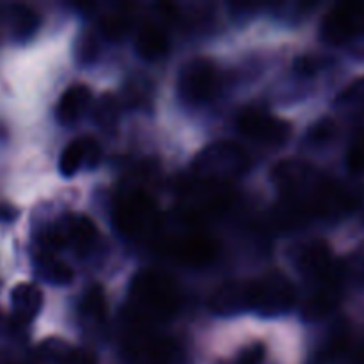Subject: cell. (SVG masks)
I'll list each match as a JSON object with an SVG mask.
<instances>
[{
	"mask_svg": "<svg viewBox=\"0 0 364 364\" xmlns=\"http://www.w3.org/2000/svg\"><path fill=\"white\" fill-rule=\"evenodd\" d=\"M169 48L171 41L166 28L160 27L159 23H153V21H146L141 25L137 38H135V50L142 59L148 60V63H155V60L162 59L169 52Z\"/></svg>",
	"mask_w": 364,
	"mask_h": 364,
	"instance_id": "13",
	"label": "cell"
},
{
	"mask_svg": "<svg viewBox=\"0 0 364 364\" xmlns=\"http://www.w3.org/2000/svg\"><path fill=\"white\" fill-rule=\"evenodd\" d=\"M176 255L187 265H205L212 262L215 255V245L203 235H192V237H185L176 245Z\"/></svg>",
	"mask_w": 364,
	"mask_h": 364,
	"instance_id": "17",
	"label": "cell"
},
{
	"mask_svg": "<svg viewBox=\"0 0 364 364\" xmlns=\"http://www.w3.org/2000/svg\"><path fill=\"white\" fill-rule=\"evenodd\" d=\"M130 299L144 320H164L180 306L176 283L160 270H141L132 281Z\"/></svg>",
	"mask_w": 364,
	"mask_h": 364,
	"instance_id": "1",
	"label": "cell"
},
{
	"mask_svg": "<svg viewBox=\"0 0 364 364\" xmlns=\"http://www.w3.org/2000/svg\"><path fill=\"white\" fill-rule=\"evenodd\" d=\"M84 167V155H82V148L78 139L66 146L59 156V171L63 176H73L77 171Z\"/></svg>",
	"mask_w": 364,
	"mask_h": 364,
	"instance_id": "23",
	"label": "cell"
},
{
	"mask_svg": "<svg viewBox=\"0 0 364 364\" xmlns=\"http://www.w3.org/2000/svg\"><path fill=\"white\" fill-rule=\"evenodd\" d=\"M156 205L146 192H128L116 208V224L128 237H141L156 228Z\"/></svg>",
	"mask_w": 364,
	"mask_h": 364,
	"instance_id": "5",
	"label": "cell"
},
{
	"mask_svg": "<svg viewBox=\"0 0 364 364\" xmlns=\"http://www.w3.org/2000/svg\"><path fill=\"white\" fill-rule=\"evenodd\" d=\"M11 306L18 322L27 323L38 316L43 308V294L36 284L20 283L11 291Z\"/></svg>",
	"mask_w": 364,
	"mask_h": 364,
	"instance_id": "15",
	"label": "cell"
},
{
	"mask_svg": "<svg viewBox=\"0 0 364 364\" xmlns=\"http://www.w3.org/2000/svg\"><path fill=\"white\" fill-rule=\"evenodd\" d=\"M334 132H336V124L333 119H322L316 124H313L311 130H309L308 139L313 144H323L329 139H333Z\"/></svg>",
	"mask_w": 364,
	"mask_h": 364,
	"instance_id": "27",
	"label": "cell"
},
{
	"mask_svg": "<svg viewBox=\"0 0 364 364\" xmlns=\"http://www.w3.org/2000/svg\"><path fill=\"white\" fill-rule=\"evenodd\" d=\"M265 355H267L265 345L256 341V343L247 345V347L238 354L237 364H262L265 361Z\"/></svg>",
	"mask_w": 364,
	"mask_h": 364,
	"instance_id": "28",
	"label": "cell"
},
{
	"mask_svg": "<svg viewBox=\"0 0 364 364\" xmlns=\"http://www.w3.org/2000/svg\"><path fill=\"white\" fill-rule=\"evenodd\" d=\"M354 364H364V345L361 348L358 350V354H355L354 358Z\"/></svg>",
	"mask_w": 364,
	"mask_h": 364,
	"instance_id": "31",
	"label": "cell"
},
{
	"mask_svg": "<svg viewBox=\"0 0 364 364\" xmlns=\"http://www.w3.org/2000/svg\"><path fill=\"white\" fill-rule=\"evenodd\" d=\"M132 20L123 13H112L107 14L102 21H100V31L110 41H121L124 36L130 32Z\"/></svg>",
	"mask_w": 364,
	"mask_h": 364,
	"instance_id": "22",
	"label": "cell"
},
{
	"mask_svg": "<svg viewBox=\"0 0 364 364\" xmlns=\"http://www.w3.org/2000/svg\"><path fill=\"white\" fill-rule=\"evenodd\" d=\"M73 347L59 338H48L36 348L34 364H66Z\"/></svg>",
	"mask_w": 364,
	"mask_h": 364,
	"instance_id": "19",
	"label": "cell"
},
{
	"mask_svg": "<svg viewBox=\"0 0 364 364\" xmlns=\"http://www.w3.org/2000/svg\"><path fill=\"white\" fill-rule=\"evenodd\" d=\"M91 89L85 84H75L68 87L55 107L57 121L63 124L75 123L77 119H80L82 114L91 105Z\"/></svg>",
	"mask_w": 364,
	"mask_h": 364,
	"instance_id": "14",
	"label": "cell"
},
{
	"mask_svg": "<svg viewBox=\"0 0 364 364\" xmlns=\"http://www.w3.org/2000/svg\"><path fill=\"white\" fill-rule=\"evenodd\" d=\"M341 302V281L336 270L329 274L320 287L309 295L306 304L302 306V318L306 322H320L334 311Z\"/></svg>",
	"mask_w": 364,
	"mask_h": 364,
	"instance_id": "10",
	"label": "cell"
},
{
	"mask_svg": "<svg viewBox=\"0 0 364 364\" xmlns=\"http://www.w3.org/2000/svg\"><path fill=\"white\" fill-rule=\"evenodd\" d=\"M84 318L91 320V322H103L107 311V302H105V294H103L102 287L95 284L87 290V294L84 295V301H82L80 308Z\"/></svg>",
	"mask_w": 364,
	"mask_h": 364,
	"instance_id": "21",
	"label": "cell"
},
{
	"mask_svg": "<svg viewBox=\"0 0 364 364\" xmlns=\"http://www.w3.org/2000/svg\"><path fill=\"white\" fill-rule=\"evenodd\" d=\"M217 91H219V71L212 60L196 57L180 70L178 92L185 103L203 105L210 102Z\"/></svg>",
	"mask_w": 364,
	"mask_h": 364,
	"instance_id": "3",
	"label": "cell"
},
{
	"mask_svg": "<svg viewBox=\"0 0 364 364\" xmlns=\"http://www.w3.org/2000/svg\"><path fill=\"white\" fill-rule=\"evenodd\" d=\"M272 181L287 201H297L309 191L311 169L299 160H283L274 166Z\"/></svg>",
	"mask_w": 364,
	"mask_h": 364,
	"instance_id": "9",
	"label": "cell"
},
{
	"mask_svg": "<svg viewBox=\"0 0 364 364\" xmlns=\"http://www.w3.org/2000/svg\"><path fill=\"white\" fill-rule=\"evenodd\" d=\"M77 55L82 63H92L98 55V41L92 36H84L78 43Z\"/></svg>",
	"mask_w": 364,
	"mask_h": 364,
	"instance_id": "29",
	"label": "cell"
},
{
	"mask_svg": "<svg viewBox=\"0 0 364 364\" xmlns=\"http://www.w3.org/2000/svg\"><path fill=\"white\" fill-rule=\"evenodd\" d=\"M364 102V77L358 78L352 84H348V87H345L343 91L338 95L336 103L338 105H358V103Z\"/></svg>",
	"mask_w": 364,
	"mask_h": 364,
	"instance_id": "25",
	"label": "cell"
},
{
	"mask_svg": "<svg viewBox=\"0 0 364 364\" xmlns=\"http://www.w3.org/2000/svg\"><path fill=\"white\" fill-rule=\"evenodd\" d=\"M119 112V102H117L116 96L105 92V95H102L96 100L95 107H92V119L107 130V128H112L117 123Z\"/></svg>",
	"mask_w": 364,
	"mask_h": 364,
	"instance_id": "20",
	"label": "cell"
},
{
	"mask_svg": "<svg viewBox=\"0 0 364 364\" xmlns=\"http://www.w3.org/2000/svg\"><path fill=\"white\" fill-rule=\"evenodd\" d=\"M64 245L73 247L78 255H87L98 238L95 223L85 215H68L55 226Z\"/></svg>",
	"mask_w": 364,
	"mask_h": 364,
	"instance_id": "12",
	"label": "cell"
},
{
	"mask_svg": "<svg viewBox=\"0 0 364 364\" xmlns=\"http://www.w3.org/2000/svg\"><path fill=\"white\" fill-rule=\"evenodd\" d=\"M38 272L41 277L48 283L57 284V287H64L73 281L75 274L68 263L57 259L52 252H41L38 258Z\"/></svg>",
	"mask_w": 364,
	"mask_h": 364,
	"instance_id": "18",
	"label": "cell"
},
{
	"mask_svg": "<svg viewBox=\"0 0 364 364\" xmlns=\"http://www.w3.org/2000/svg\"><path fill=\"white\" fill-rule=\"evenodd\" d=\"M252 281H228L213 291L210 308L215 315L233 316L252 311Z\"/></svg>",
	"mask_w": 364,
	"mask_h": 364,
	"instance_id": "8",
	"label": "cell"
},
{
	"mask_svg": "<svg viewBox=\"0 0 364 364\" xmlns=\"http://www.w3.org/2000/svg\"><path fill=\"white\" fill-rule=\"evenodd\" d=\"M252 283V309L256 313L263 316H279L294 308L295 288L284 274L274 270Z\"/></svg>",
	"mask_w": 364,
	"mask_h": 364,
	"instance_id": "4",
	"label": "cell"
},
{
	"mask_svg": "<svg viewBox=\"0 0 364 364\" xmlns=\"http://www.w3.org/2000/svg\"><path fill=\"white\" fill-rule=\"evenodd\" d=\"M238 128L245 137L267 146H283L291 135V124L288 121L270 116L269 112L256 107L242 110Z\"/></svg>",
	"mask_w": 364,
	"mask_h": 364,
	"instance_id": "7",
	"label": "cell"
},
{
	"mask_svg": "<svg viewBox=\"0 0 364 364\" xmlns=\"http://www.w3.org/2000/svg\"><path fill=\"white\" fill-rule=\"evenodd\" d=\"M78 142H80L82 155H84V167L87 169H95V167L100 166L102 162V146L91 135H84V137H78Z\"/></svg>",
	"mask_w": 364,
	"mask_h": 364,
	"instance_id": "24",
	"label": "cell"
},
{
	"mask_svg": "<svg viewBox=\"0 0 364 364\" xmlns=\"http://www.w3.org/2000/svg\"><path fill=\"white\" fill-rule=\"evenodd\" d=\"M7 21H9V31L16 41H27L38 32L41 25V18L32 7L25 4H13L7 9Z\"/></svg>",
	"mask_w": 364,
	"mask_h": 364,
	"instance_id": "16",
	"label": "cell"
},
{
	"mask_svg": "<svg viewBox=\"0 0 364 364\" xmlns=\"http://www.w3.org/2000/svg\"><path fill=\"white\" fill-rule=\"evenodd\" d=\"M2 320H4V316H2V311H0V323H2Z\"/></svg>",
	"mask_w": 364,
	"mask_h": 364,
	"instance_id": "32",
	"label": "cell"
},
{
	"mask_svg": "<svg viewBox=\"0 0 364 364\" xmlns=\"http://www.w3.org/2000/svg\"><path fill=\"white\" fill-rule=\"evenodd\" d=\"M364 34V4H336L322 21V38L331 45H343Z\"/></svg>",
	"mask_w": 364,
	"mask_h": 364,
	"instance_id": "6",
	"label": "cell"
},
{
	"mask_svg": "<svg viewBox=\"0 0 364 364\" xmlns=\"http://www.w3.org/2000/svg\"><path fill=\"white\" fill-rule=\"evenodd\" d=\"M347 166L352 173H364V132L355 139V142L350 146V149H348Z\"/></svg>",
	"mask_w": 364,
	"mask_h": 364,
	"instance_id": "26",
	"label": "cell"
},
{
	"mask_svg": "<svg viewBox=\"0 0 364 364\" xmlns=\"http://www.w3.org/2000/svg\"><path fill=\"white\" fill-rule=\"evenodd\" d=\"M66 364H96V358L92 352L89 350H77L73 348V352L68 358Z\"/></svg>",
	"mask_w": 364,
	"mask_h": 364,
	"instance_id": "30",
	"label": "cell"
},
{
	"mask_svg": "<svg viewBox=\"0 0 364 364\" xmlns=\"http://www.w3.org/2000/svg\"><path fill=\"white\" fill-rule=\"evenodd\" d=\"M251 167L249 153L240 144L219 141L206 146L194 160V173L198 180L206 183L224 185L247 173Z\"/></svg>",
	"mask_w": 364,
	"mask_h": 364,
	"instance_id": "2",
	"label": "cell"
},
{
	"mask_svg": "<svg viewBox=\"0 0 364 364\" xmlns=\"http://www.w3.org/2000/svg\"><path fill=\"white\" fill-rule=\"evenodd\" d=\"M297 269L308 279L323 281L334 270L333 252L323 240H313L299 251Z\"/></svg>",
	"mask_w": 364,
	"mask_h": 364,
	"instance_id": "11",
	"label": "cell"
}]
</instances>
